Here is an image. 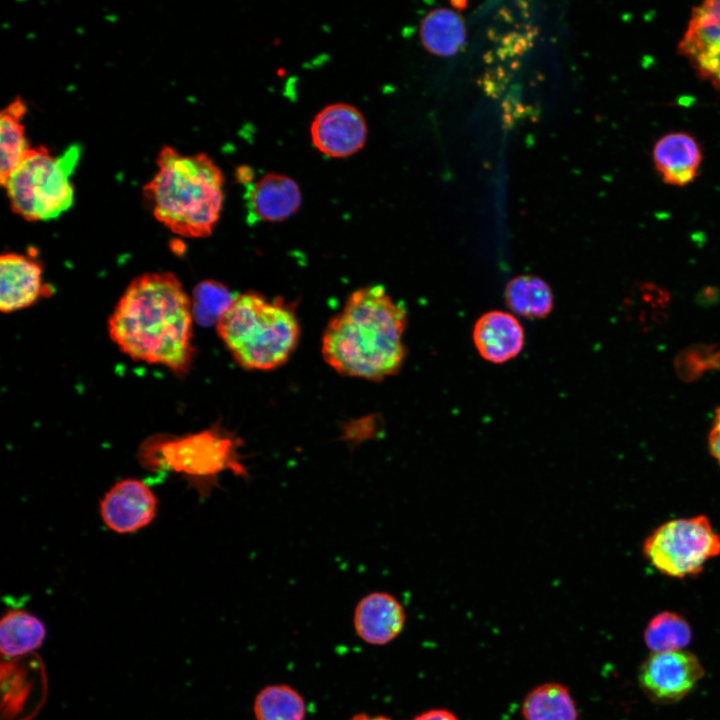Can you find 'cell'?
I'll list each match as a JSON object with an SVG mask.
<instances>
[{
  "label": "cell",
  "instance_id": "7",
  "mask_svg": "<svg viewBox=\"0 0 720 720\" xmlns=\"http://www.w3.org/2000/svg\"><path fill=\"white\" fill-rule=\"evenodd\" d=\"M642 554L661 574L678 579L695 576L720 555V532L706 515L671 519L645 538Z\"/></svg>",
  "mask_w": 720,
  "mask_h": 720
},
{
  "label": "cell",
  "instance_id": "15",
  "mask_svg": "<svg viewBox=\"0 0 720 720\" xmlns=\"http://www.w3.org/2000/svg\"><path fill=\"white\" fill-rule=\"evenodd\" d=\"M472 338L480 356L494 364L515 358L524 346V330L510 313L493 310L475 322Z\"/></svg>",
  "mask_w": 720,
  "mask_h": 720
},
{
  "label": "cell",
  "instance_id": "3",
  "mask_svg": "<svg viewBox=\"0 0 720 720\" xmlns=\"http://www.w3.org/2000/svg\"><path fill=\"white\" fill-rule=\"evenodd\" d=\"M156 163L155 175L143 187L154 217L179 236H209L223 207L220 168L205 153L182 155L170 146L161 149Z\"/></svg>",
  "mask_w": 720,
  "mask_h": 720
},
{
  "label": "cell",
  "instance_id": "27",
  "mask_svg": "<svg viewBox=\"0 0 720 720\" xmlns=\"http://www.w3.org/2000/svg\"><path fill=\"white\" fill-rule=\"evenodd\" d=\"M412 720H459V718L447 709L437 708L424 711Z\"/></svg>",
  "mask_w": 720,
  "mask_h": 720
},
{
  "label": "cell",
  "instance_id": "23",
  "mask_svg": "<svg viewBox=\"0 0 720 720\" xmlns=\"http://www.w3.org/2000/svg\"><path fill=\"white\" fill-rule=\"evenodd\" d=\"M643 639L651 653L685 650L692 640V629L680 614L662 611L649 620Z\"/></svg>",
  "mask_w": 720,
  "mask_h": 720
},
{
  "label": "cell",
  "instance_id": "16",
  "mask_svg": "<svg viewBox=\"0 0 720 720\" xmlns=\"http://www.w3.org/2000/svg\"><path fill=\"white\" fill-rule=\"evenodd\" d=\"M652 160L665 184L683 187L697 177L702 151L692 135L681 131L671 132L655 142Z\"/></svg>",
  "mask_w": 720,
  "mask_h": 720
},
{
  "label": "cell",
  "instance_id": "2",
  "mask_svg": "<svg viewBox=\"0 0 720 720\" xmlns=\"http://www.w3.org/2000/svg\"><path fill=\"white\" fill-rule=\"evenodd\" d=\"M407 314L379 285L355 291L322 338L325 361L337 372L381 380L399 371L406 349Z\"/></svg>",
  "mask_w": 720,
  "mask_h": 720
},
{
  "label": "cell",
  "instance_id": "19",
  "mask_svg": "<svg viewBox=\"0 0 720 720\" xmlns=\"http://www.w3.org/2000/svg\"><path fill=\"white\" fill-rule=\"evenodd\" d=\"M424 47L438 56L456 54L466 39L462 17L453 10L438 8L429 12L420 26Z\"/></svg>",
  "mask_w": 720,
  "mask_h": 720
},
{
  "label": "cell",
  "instance_id": "24",
  "mask_svg": "<svg viewBox=\"0 0 720 720\" xmlns=\"http://www.w3.org/2000/svg\"><path fill=\"white\" fill-rule=\"evenodd\" d=\"M235 297L218 282H201L196 286L191 298L194 317L204 325L217 324Z\"/></svg>",
  "mask_w": 720,
  "mask_h": 720
},
{
  "label": "cell",
  "instance_id": "12",
  "mask_svg": "<svg viewBox=\"0 0 720 720\" xmlns=\"http://www.w3.org/2000/svg\"><path fill=\"white\" fill-rule=\"evenodd\" d=\"M406 623L403 605L392 594L374 591L355 606L353 626L358 637L370 645L382 646L395 640Z\"/></svg>",
  "mask_w": 720,
  "mask_h": 720
},
{
  "label": "cell",
  "instance_id": "9",
  "mask_svg": "<svg viewBox=\"0 0 720 720\" xmlns=\"http://www.w3.org/2000/svg\"><path fill=\"white\" fill-rule=\"evenodd\" d=\"M678 51L702 79L720 90V0L692 9Z\"/></svg>",
  "mask_w": 720,
  "mask_h": 720
},
{
  "label": "cell",
  "instance_id": "10",
  "mask_svg": "<svg viewBox=\"0 0 720 720\" xmlns=\"http://www.w3.org/2000/svg\"><path fill=\"white\" fill-rule=\"evenodd\" d=\"M157 508L154 491L137 478L117 481L99 502L103 523L119 534L133 533L148 526L155 519Z\"/></svg>",
  "mask_w": 720,
  "mask_h": 720
},
{
  "label": "cell",
  "instance_id": "4",
  "mask_svg": "<svg viewBox=\"0 0 720 720\" xmlns=\"http://www.w3.org/2000/svg\"><path fill=\"white\" fill-rule=\"evenodd\" d=\"M243 447L239 435L216 424L183 435H151L140 444L137 459L146 470L180 475L201 498H207L219 487L224 472L250 478Z\"/></svg>",
  "mask_w": 720,
  "mask_h": 720
},
{
  "label": "cell",
  "instance_id": "11",
  "mask_svg": "<svg viewBox=\"0 0 720 720\" xmlns=\"http://www.w3.org/2000/svg\"><path fill=\"white\" fill-rule=\"evenodd\" d=\"M367 126L362 113L346 103L323 108L311 125V138L323 154L342 158L359 151L365 144Z\"/></svg>",
  "mask_w": 720,
  "mask_h": 720
},
{
  "label": "cell",
  "instance_id": "20",
  "mask_svg": "<svg viewBox=\"0 0 720 720\" xmlns=\"http://www.w3.org/2000/svg\"><path fill=\"white\" fill-rule=\"evenodd\" d=\"M26 105L16 97L0 115V180L3 183L31 149L22 119Z\"/></svg>",
  "mask_w": 720,
  "mask_h": 720
},
{
  "label": "cell",
  "instance_id": "26",
  "mask_svg": "<svg viewBox=\"0 0 720 720\" xmlns=\"http://www.w3.org/2000/svg\"><path fill=\"white\" fill-rule=\"evenodd\" d=\"M707 444L711 456L720 466V407L714 412L711 428L707 437Z\"/></svg>",
  "mask_w": 720,
  "mask_h": 720
},
{
  "label": "cell",
  "instance_id": "17",
  "mask_svg": "<svg viewBox=\"0 0 720 720\" xmlns=\"http://www.w3.org/2000/svg\"><path fill=\"white\" fill-rule=\"evenodd\" d=\"M47 630L36 615L21 609L7 611L0 622V648L5 657L23 656L40 648Z\"/></svg>",
  "mask_w": 720,
  "mask_h": 720
},
{
  "label": "cell",
  "instance_id": "14",
  "mask_svg": "<svg viewBox=\"0 0 720 720\" xmlns=\"http://www.w3.org/2000/svg\"><path fill=\"white\" fill-rule=\"evenodd\" d=\"M248 221L277 222L293 215L301 204V190L290 177L268 173L246 190Z\"/></svg>",
  "mask_w": 720,
  "mask_h": 720
},
{
  "label": "cell",
  "instance_id": "22",
  "mask_svg": "<svg viewBox=\"0 0 720 720\" xmlns=\"http://www.w3.org/2000/svg\"><path fill=\"white\" fill-rule=\"evenodd\" d=\"M253 714L255 720H305L306 703L292 686L271 684L256 694Z\"/></svg>",
  "mask_w": 720,
  "mask_h": 720
},
{
  "label": "cell",
  "instance_id": "6",
  "mask_svg": "<svg viewBox=\"0 0 720 720\" xmlns=\"http://www.w3.org/2000/svg\"><path fill=\"white\" fill-rule=\"evenodd\" d=\"M80 154L75 144L58 156L45 146L31 147L1 183L12 211L28 221H48L66 212L74 202L70 178Z\"/></svg>",
  "mask_w": 720,
  "mask_h": 720
},
{
  "label": "cell",
  "instance_id": "13",
  "mask_svg": "<svg viewBox=\"0 0 720 720\" xmlns=\"http://www.w3.org/2000/svg\"><path fill=\"white\" fill-rule=\"evenodd\" d=\"M48 292L41 264L32 256L7 252L0 258V309L11 313L34 304Z\"/></svg>",
  "mask_w": 720,
  "mask_h": 720
},
{
  "label": "cell",
  "instance_id": "21",
  "mask_svg": "<svg viewBox=\"0 0 720 720\" xmlns=\"http://www.w3.org/2000/svg\"><path fill=\"white\" fill-rule=\"evenodd\" d=\"M504 299L513 312L533 319L547 317L554 305L550 286L533 275H521L511 279L505 287Z\"/></svg>",
  "mask_w": 720,
  "mask_h": 720
},
{
  "label": "cell",
  "instance_id": "5",
  "mask_svg": "<svg viewBox=\"0 0 720 720\" xmlns=\"http://www.w3.org/2000/svg\"><path fill=\"white\" fill-rule=\"evenodd\" d=\"M216 327L235 361L254 370L286 362L300 335L297 317L287 304L250 292L235 297Z\"/></svg>",
  "mask_w": 720,
  "mask_h": 720
},
{
  "label": "cell",
  "instance_id": "25",
  "mask_svg": "<svg viewBox=\"0 0 720 720\" xmlns=\"http://www.w3.org/2000/svg\"><path fill=\"white\" fill-rule=\"evenodd\" d=\"M383 431V424L376 415H369L344 423L340 439L351 448L376 440Z\"/></svg>",
  "mask_w": 720,
  "mask_h": 720
},
{
  "label": "cell",
  "instance_id": "8",
  "mask_svg": "<svg viewBox=\"0 0 720 720\" xmlns=\"http://www.w3.org/2000/svg\"><path fill=\"white\" fill-rule=\"evenodd\" d=\"M704 674L698 657L687 650L651 653L640 666L638 682L652 701L672 704L691 693Z\"/></svg>",
  "mask_w": 720,
  "mask_h": 720
},
{
  "label": "cell",
  "instance_id": "1",
  "mask_svg": "<svg viewBox=\"0 0 720 720\" xmlns=\"http://www.w3.org/2000/svg\"><path fill=\"white\" fill-rule=\"evenodd\" d=\"M192 299L170 272L145 273L130 282L108 320L118 348L135 361L182 375L191 365Z\"/></svg>",
  "mask_w": 720,
  "mask_h": 720
},
{
  "label": "cell",
  "instance_id": "28",
  "mask_svg": "<svg viewBox=\"0 0 720 720\" xmlns=\"http://www.w3.org/2000/svg\"><path fill=\"white\" fill-rule=\"evenodd\" d=\"M349 720H393L387 716L384 715H369L366 713H359L354 715Z\"/></svg>",
  "mask_w": 720,
  "mask_h": 720
},
{
  "label": "cell",
  "instance_id": "18",
  "mask_svg": "<svg viewBox=\"0 0 720 720\" xmlns=\"http://www.w3.org/2000/svg\"><path fill=\"white\" fill-rule=\"evenodd\" d=\"M521 714L524 720H579L569 688L557 682L543 683L530 690L522 702Z\"/></svg>",
  "mask_w": 720,
  "mask_h": 720
}]
</instances>
